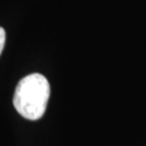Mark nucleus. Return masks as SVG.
<instances>
[{
    "instance_id": "nucleus-1",
    "label": "nucleus",
    "mask_w": 146,
    "mask_h": 146,
    "mask_svg": "<svg viewBox=\"0 0 146 146\" xmlns=\"http://www.w3.org/2000/svg\"><path fill=\"white\" fill-rule=\"evenodd\" d=\"M50 84L40 74H31L20 80L13 96L16 111L28 120H38L44 115L50 98Z\"/></svg>"
},
{
    "instance_id": "nucleus-2",
    "label": "nucleus",
    "mask_w": 146,
    "mask_h": 146,
    "mask_svg": "<svg viewBox=\"0 0 146 146\" xmlns=\"http://www.w3.org/2000/svg\"><path fill=\"white\" fill-rule=\"evenodd\" d=\"M5 31L2 27H0V55L2 53V50L5 48Z\"/></svg>"
}]
</instances>
